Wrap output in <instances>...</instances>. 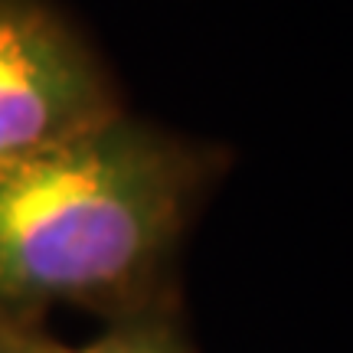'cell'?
Listing matches in <instances>:
<instances>
[{
  "mask_svg": "<svg viewBox=\"0 0 353 353\" xmlns=\"http://www.w3.org/2000/svg\"><path fill=\"white\" fill-rule=\"evenodd\" d=\"M223 154L128 112L0 170V311L105 324L176 304V259Z\"/></svg>",
  "mask_w": 353,
  "mask_h": 353,
  "instance_id": "1",
  "label": "cell"
},
{
  "mask_svg": "<svg viewBox=\"0 0 353 353\" xmlns=\"http://www.w3.org/2000/svg\"><path fill=\"white\" fill-rule=\"evenodd\" d=\"M125 112L108 65L50 0H0V170Z\"/></svg>",
  "mask_w": 353,
  "mask_h": 353,
  "instance_id": "2",
  "label": "cell"
},
{
  "mask_svg": "<svg viewBox=\"0 0 353 353\" xmlns=\"http://www.w3.org/2000/svg\"><path fill=\"white\" fill-rule=\"evenodd\" d=\"M39 353H193V347L183 334L176 304H167L112 321L85 343H65L46 330L39 341Z\"/></svg>",
  "mask_w": 353,
  "mask_h": 353,
  "instance_id": "3",
  "label": "cell"
},
{
  "mask_svg": "<svg viewBox=\"0 0 353 353\" xmlns=\"http://www.w3.org/2000/svg\"><path fill=\"white\" fill-rule=\"evenodd\" d=\"M46 324L0 311V353H39Z\"/></svg>",
  "mask_w": 353,
  "mask_h": 353,
  "instance_id": "4",
  "label": "cell"
}]
</instances>
